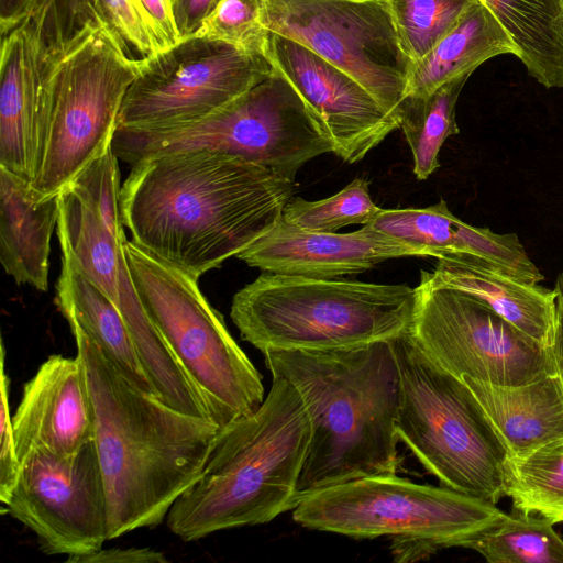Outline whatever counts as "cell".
Instances as JSON below:
<instances>
[{"instance_id": "cell-1", "label": "cell", "mask_w": 563, "mask_h": 563, "mask_svg": "<svg viewBox=\"0 0 563 563\" xmlns=\"http://www.w3.org/2000/svg\"><path fill=\"white\" fill-rule=\"evenodd\" d=\"M294 181L212 152L136 162L121 189L124 227L151 254L199 279L271 230Z\"/></svg>"}, {"instance_id": "cell-2", "label": "cell", "mask_w": 563, "mask_h": 563, "mask_svg": "<svg viewBox=\"0 0 563 563\" xmlns=\"http://www.w3.org/2000/svg\"><path fill=\"white\" fill-rule=\"evenodd\" d=\"M68 324L93 405L108 540L156 527L201 474L220 427L135 387L77 324Z\"/></svg>"}, {"instance_id": "cell-3", "label": "cell", "mask_w": 563, "mask_h": 563, "mask_svg": "<svg viewBox=\"0 0 563 563\" xmlns=\"http://www.w3.org/2000/svg\"><path fill=\"white\" fill-rule=\"evenodd\" d=\"M393 341L263 353L272 376L298 389L310 418L298 503L325 487L397 473L399 373Z\"/></svg>"}, {"instance_id": "cell-4", "label": "cell", "mask_w": 563, "mask_h": 563, "mask_svg": "<svg viewBox=\"0 0 563 563\" xmlns=\"http://www.w3.org/2000/svg\"><path fill=\"white\" fill-rule=\"evenodd\" d=\"M310 438L298 389L273 376L254 412L220 428L201 474L168 511L167 527L181 540L196 541L292 510Z\"/></svg>"}, {"instance_id": "cell-5", "label": "cell", "mask_w": 563, "mask_h": 563, "mask_svg": "<svg viewBox=\"0 0 563 563\" xmlns=\"http://www.w3.org/2000/svg\"><path fill=\"white\" fill-rule=\"evenodd\" d=\"M416 291L407 285L263 272L232 299L241 338L271 350L330 351L411 332Z\"/></svg>"}, {"instance_id": "cell-6", "label": "cell", "mask_w": 563, "mask_h": 563, "mask_svg": "<svg viewBox=\"0 0 563 563\" xmlns=\"http://www.w3.org/2000/svg\"><path fill=\"white\" fill-rule=\"evenodd\" d=\"M142 59L113 29L91 20L51 47L32 188L58 195L112 145L128 89Z\"/></svg>"}, {"instance_id": "cell-7", "label": "cell", "mask_w": 563, "mask_h": 563, "mask_svg": "<svg viewBox=\"0 0 563 563\" xmlns=\"http://www.w3.org/2000/svg\"><path fill=\"white\" fill-rule=\"evenodd\" d=\"M399 440L442 486L496 504L507 450L466 384L434 363L411 332L393 341Z\"/></svg>"}, {"instance_id": "cell-8", "label": "cell", "mask_w": 563, "mask_h": 563, "mask_svg": "<svg viewBox=\"0 0 563 563\" xmlns=\"http://www.w3.org/2000/svg\"><path fill=\"white\" fill-rule=\"evenodd\" d=\"M133 284L145 312L202 395L220 428L264 401L262 375L238 345L198 280L151 254L124 244Z\"/></svg>"}, {"instance_id": "cell-9", "label": "cell", "mask_w": 563, "mask_h": 563, "mask_svg": "<svg viewBox=\"0 0 563 563\" xmlns=\"http://www.w3.org/2000/svg\"><path fill=\"white\" fill-rule=\"evenodd\" d=\"M291 511L294 520L308 529L352 538L418 539L435 550L463 547L505 516L483 498L396 474L322 488L306 495Z\"/></svg>"}, {"instance_id": "cell-10", "label": "cell", "mask_w": 563, "mask_h": 563, "mask_svg": "<svg viewBox=\"0 0 563 563\" xmlns=\"http://www.w3.org/2000/svg\"><path fill=\"white\" fill-rule=\"evenodd\" d=\"M273 71L266 57L200 36L143 58L118 128L157 132L197 122L227 107Z\"/></svg>"}, {"instance_id": "cell-11", "label": "cell", "mask_w": 563, "mask_h": 563, "mask_svg": "<svg viewBox=\"0 0 563 563\" xmlns=\"http://www.w3.org/2000/svg\"><path fill=\"white\" fill-rule=\"evenodd\" d=\"M265 24L349 74L398 121L413 63L387 0H267Z\"/></svg>"}, {"instance_id": "cell-12", "label": "cell", "mask_w": 563, "mask_h": 563, "mask_svg": "<svg viewBox=\"0 0 563 563\" xmlns=\"http://www.w3.org/2000/svg\"><path fill=\"white\" fill-rule=\"evenodd\" d=\"M415 291L411 333L423 352L455 377L515 386L555 373L549 346L478 299L435 284L426 271Z\"/></svg>"}, {"instance_id": "cell-13", "label": "cell", "mask_w": 563, "mask_h": 563, "mask_svg": "<svg viewBox=\"0 0 563 563\" xmlns=\"http://www.w3.org/2000/svg\"><path fill=\"white\" fill-rule=\"evenodd\" d=\"M56 233L60 247L121 312L157 396L184 413L210 419L202 395L145 312L126 262L128 240L117 239L92 205L70 185L59 192Z\"/></svg>"}, {"instance_id": "cell-14", "label": "cell", "mask_w": 563, "mask_h": 563, "mask_svg": "<svg viewBox=\"0 0 563 563\" xmlns=\"http://www.w3.org/2000/svg\"><path fill=\"white\" fill-rule=\"evenodd\" d=\"M180 144L264 167L291 181L333 144L289 81L272 74L219 111L185 126Z\"/></svg>"}, {"instance_id": "cell-15", "label": "cell", "mask_w": 563, "mask_h": 563, "mask_svg": "<svg viewBox=\"0 0 563 563\" xmlns=\"http://www.w3.org/2000/svg\"><path fill=\"white\" fill-rule=\"evenodd\" d=\"M2 506V514L35 533L47 555L69 558L101 549L108 541V501L95 442L71 454L29 450Z\"/></svg>"}, {"instance_id": "cell-16", "label": "cell", "mask_w": 563, "mask_h": 563, "mask_svg": "<svg viewBox=\"0 0 563 563\" xmlns=\"http://www.w3.org/2000/svg\"><path fill=\"white\" fill-rule=\"evenodd\" d=\"M265 57L298 92L344 162L362 161L399 128L358 81L298 42L271 33Z\"/></svg>"}, {"instance_id": "cell-17", "label": "cell", "mask_w": 563, "mask_h": 563, "mask_svg": "<svg viewBox=\"0 0 563 563\" xmlns=\"http://www.w3.org/2000/svg\"><path fill=\"white\" fill-rule=\"evenodd\" d=\"M236 256L263 272L335 279L366 272L386 260L430 254L368 224L350 233L318 232L298 228L282 218Z\"/></svg>"}, {"instance_id": "cell-18", "label": "cell", "mask_w": 563, "mask_h": 563, "mask_svg": "<svg viewBox=\"0 0 563 563\" xmlns=\"http://www.w3.org/2000/svg\"><path fill=\"white\" fill-rule=\"evenodd\" d=\"M0 30V168L32 183L51 46L32 15Z\"/></svg>"}, {"instance_id": "cell-19", "label": "cell", "mask_w": 563, "mask_h": 563, "mask_svg": "<svg viewBox=\"0 0 563 563\" xmlns=\"http://www.w3.org/2000/svg\"><path fill=\"white\" fill-rule=\"evenodd\" d=\"M19 460L31 449L71 454L95 438V411L81 361L48 356L25 383L12 416Z\"/></svg>"}, {"instance_id": "cell-20", "label": "cell", "mask_w": 563, "mask_h": 563, "mask_svg": "<svg viewBox=\"0 0 563 563\" xmlns=\"http://www.w3.org/2000/svg\"><path fill=\"white\" fill-rule=\"evenodd\" d=\"M59 194L42 196L31 183L0 168V261L16 284L48 289L51 240Z\"/></svg>"}, {"instance_id": "cell-21", "label": "cell", "mask_w": 563, "mask_h": 563, "mask_svg": "<svg viewBox=\"0 0 563 563\" xmlns=\"http://www.w3.org/2000/svg\"><path fill=\"white\" fill-rule=\"evenodd\" d=\"M429 274L435 284L478 299L529 338L549 345L555 312L554 288L520 280L468 255L438 258Z\"/></svg>"}, {"instance_id": "cell-22", "label": "cell", "mask_w": 563, "mask_h": 563, "mask_svg": "<svg viewBox=\"0 0 563 563\" xmlns=\"http://www.w3.org/2000/svg\"><path fill=\"white\" fill-rule=\"evenodd\" d=\"M504 443L508 456L521 457L563 438V385L556 373L504 386L464 377Z\"/></svg>"}, {"instance_id": "cell-23", "label": "cell", "mask_w": 563, "mask_h": 563, "mask_svg": "<svg viewBox=\"0 0 563 563\" xmlns=\"http://www.w3.org/2000/svg\"><path fill=\"white\" fill-rule=\"evenodd\" d=\"M60 249L62 272L55 297L59 311L68 323L77 324L97 344L131 384L157 396L121 312L80 268L71 254L66 249Z\"/></svg>"}, {"instance_id": "cell-24", "label": "cell", "mask_w": 563, "mask_h": 563, "mask_svg": "<svg viewBox=\"0 0 563 563\" xmlns=\"http://www.w3.org/2000/svg\"><path fill=\"white\" fill-rule=\"evenodd\" d=\"M506 54L518 57L516 44L494 13L477 0L438 44L413 64L406 97L427 95L452 80L470 77L483 63Z\"/></svg>"}, {"instance_id": "cell-25", "label": "cell", "mask_w": 563, "mask_h": 563, "mask_svg": "<svg viewBox=\"0 0 563 563\" xmlns=\"http://www.w3.org/2000/svg\"><path fill=\"white\" fill-rule=\"evenodd\" d=\"M506 29L540 85L563 88V0H481Z\"/></svg>"}, {"instance_id": "cell-26", "label": "cell", "mask_w": 563, "mask_h": 563, "mask_svg": "<svg viewBox=\"0 0 563 563\" xmlns=\"http://www.w3.org/2000/svg\"><path fill=\"white\" fill-rule=\"evenodd\" d=\"M467 79L457 78L427 95H409L401 102L398 123L411 150L413 173L419 180L438 169L443 143L460 132L456 103Z\"/></svg>"}, {"instance_id": "cell-27", "label": "cell", "mask_w": 563, "mask_h": 563, "mask_svg": "<svg viewBox=\"0 0 563 563\" xmlns=\"http://www.w3.org/2000/svg\"><path fill=\"white\" fill-rule=\"evenodd\" d=\"M504 483L514 510L563 522V438L521 457L507 455Z\"/></svg>"}, {"instance_id": "cell-28", "label": "cell", "mask_w": 563, "mask_h": 563, "mask_svg": "<svg viewBox=\"0 0 563 563\" xmlns=\"http://www.w3.org/2000/svg\"><path fill=\"white\" fill-rule=\"evenodd\" d=\"M553 522L514 510L463 544L489 563H563V539Z\"/></svg>"}, {"instance_id": "cell-29", "label": "cell", "mask_w": 563, "mask_h": 563, "mask_svg": "<svg viewBox=\"0 0 563 563\" xmlns=\"http://www.w3.org/2000/svg\"><path fill=\"white\" fill-rule=\"evenodd\" d=\"M462 222L441 199L424 208L382 209L367 224L401 243L428 251L432 257L442 258L460 254Z\"/></svg>"}, {"instance_id": "cell-30", "label": "cell", "mask_w": 563, "mask_h": 563, "mask_svg": "<svg viewBox=\"0 0 563 563\" xmlns=\"http://www.w3.org/2000/svg\"><path fill=\"white\" fill-rule=\"evenodd\" d=\"M477 0H387L400 46L415 64Z\"/></svg>"}, {"instance_id": "cell-31", "label": "cell", "mask_w": 563, "mask_h": 563, "mask_svg": "<svg viewBox=\"0 0 563 563\" xmlns=\"http://www.w3.org/2000/svg\"><path fill=\"white\" fill-rule=\"evenodd\" d=\"M382 210L372 200L368 183L355 178L335 195L309 201L291 198L284 208L283 220L298 228L336 232L351 224H367Z\"/></svg>"}, {"instance_id": "cell-32", "label": "cell", "mask_w": 563, "mask_h": 563, "mask_svg": "<svg viewBox=\"0 0 563 563\" xmlns=\"http://www.w3.org/2000/svg\"><path fill=\"white\" fill-rule=\"evenodd\" d=\"M267 0H220L192 36L229 44L250 55H266L271 33L265 24Z\"/></svg>"}, {"instance_id": "cell-33", "label": "cell", "mask_w": 563, "mask_h": 563, "mask_svg": "<svg viewBox=\"0 0 563 563\" xmlns=\"http://www.w3.org/2000/svg\"><path fill=\"white\" fill-rule=\"evenodd\" d=\"M478 258L520 280L539 284L544 276L531 261L516 233H495L462 222L460 254Z\"/></svg>"}, {"instance_id": "cell-34", "label": "cell", "mask_w": 563, "mask_h": 563, "mask_svg": "<svg viewBox=\"0 0 563 563\" xmlns=\"http://www.w3.org/2000/svg\"><path fill=\"white\" fill-rule=\"evenodd\" d=\"M118 159L111 145L91 161L69 185L92 205L101 221L117 239L126 241Z\"/></svg>"}, {"instance_id": "cell-35", "label": "cell", "mask_w": 563, "mask_h": 563, "mask_svg": "<svg viewBox=\"0 0 563 563\" xmlns=\"http://www.w3.org/2000/svg\"><path fill=\"white\" fill-rule=\"evenodd\" d=\"M98 4L107 23L141 59L163 51L157 30L140 0H98Z\"/></svg>"}, {"instance_id": "cell-36", "label": "cell", "mask_w": 563, "mask_h": 563, "mask_svg": "<svg viewBox=\"0 0 563 563\" xmlns=\"http://www.w3.org/2000/svg\"><path fill=\"white\" fill-rule=\"evenodd\" d=\"M5 350L1 342L0 351V378H1V405H0V501L4 505L16 484L20 471V460L16 453L12 417L9 407L10 378L4 371Z\"/></svg>"}, {"instance_id": "cell-37", "label": "cell", "mask_w": 563, "mask_h": 563, "mask_svg": "<svg viewBox=\"0 0 563 563\" xmlns=\"http://www.w3.org/2000/svg\"><path fill=\"white\" fill-rule=\"evenodd\" d=\"M68 563H166V556L152 548L99 549L67 558Z\"/></svg>"}, {"instance_id": "cell-38", "label": "cell", "mask_w": 563, "mask_h": 563, "mask_svg": "<svg viewBox=\"0 0 563 563\" xmlns=\"http://www.w3.org/2000/svg\"><path fill=\"white\" fill-rule=\"evenodd\" d=\"M140 1L157 30L163 51L176 45L181 40L175 19L177 0Z\"/></svg>"}, {"instance_id": "cell-39", "label": "cell", "mask_w": 563, "mask_h": 563, "mask_svg": "<svg viewBox=\"0 0 563 563\" xmlns=\"http://www.w3.org/2000/svg\"><path fill=\"white\" fill-rule=\"evenodd\" d=\"M220 0H177L176 24L181 40L195 35Z\"/></svg>"}, {"instance_id": "cell-40", "label": "cell", "mask_w": 563, "mask_h": 563, "mask_svg": "<svg viewBox=\"0 0 563 563\" xmlns=\"http://www.w3.org/2000/svg\"><path fill=\"white\" fill-rule=\"evenodd\" d=\"M554 289L556 292L555 312L548 346L553 358L555 373L563 385V273L558 275Z\"/></svg>"}, {"instance_id": "cell-41", "label": "cell", "mask_w": 563, "mask_h": 563, "mask_svg": "<svg viewBox=\"0 0 563 563\" xmlns=\"http://www.w3.org/2000/svg\"><path fill=\"white\" fill-rule=\"evenodd\" d=\"M30 0H0V29L21 20L25 15Z\"/></svg>"}]
</instances>
